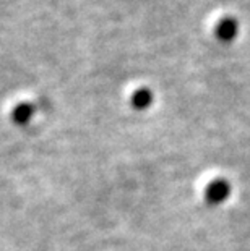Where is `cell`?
I'll return each instance as SVG.
<instances>
[{
  "label": "cell",
  "mask_w": 250,
  "mask_h": 251,
  "mask_svg": "<svg viewBox=\"0 0 250 251\" xmlns=\"http://www.w3.org/2000/svg\"><path fill=\"white\" fill-rule=\"evenodd\" d=\"M231 193L229 185L226 183L224 180H216L206 188V198L213 204H218V202H222Z\"/></svg>",
  "instance_id": "obj_2"
},
{
  "label": "cell",
  "mask_w": 250,
  "mask_h": 251,
  "mask_svg": "<svg viewBox=\"0 0 250 251\" xmlns=\"http://www.w3.org/2000/svg\"><path fill=\"white\" fill-rule=\"evenodd\" d=\"M153 102V93L150 89L143 88V89H138L137 93L134 94V98H132V104H134L135 109H146L150 107Z\"/></svg>",
  "instance_id": "obj_3"
},
{
  "label": "cell",
  "mask_w": 250,
  "mask_h": 251,
  "mask_svg": "<svg viewBox=\"0 0 250 251\" xmlns=\"http://www.w3.org/2000/svg\"><path fill=\"white\" fill-rule=\"evenodd\" d=\"M237 34H239V21L234 17H224L218 21L215 28V36L220 42L229 44V42L236 41Z\"/></svg>",
  "instance_id": "obj_1"
},
{
  "label": "cell",
  "mask_w": 250,
  "mask_h": 251,
  "mask_svg": "<svg viewBox=\"0 0 250 251\" xmlns=\"http://www.w3.org/2000/svg\"><path fill=\"white\" fill-rule=\"evenodd\" d=\"M31 115H33V105L31 104H21L18 105L17 109H15V120L17 122H26L31 119Z\"/></svg>",
  "instance_id": "obj_4"
}]
</instances>
